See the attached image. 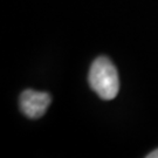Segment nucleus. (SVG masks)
Wrapping results in <instances>:
<instances>
[{"label":"nucleus","instance_id":"obj_1","mask_svg":"<svg viewBox=\"0 0 158 158\" xmlns=\"http://www.w3.org/2000/svg\"><path fill=\"white\" fill-rule=\"evenodd\" d=\"M88 81L91 89L102 100H113L118 94V73L114 63L108 57L100 56L93 62Z\"/></svg>","mask_w":158,"mask_h":158},{"label":"nucleus","instance_id":"obj_2","mask_svg":"<svg viewBox=\"0 0 158 158\" xmlns=\"http://www.w3.org/2000/svg\"><path fill=\"white\" fill-rule=\"evenodd\" d=\"M52 102V96L45 91L27 89L20 95V109L28 118H39L44 116Z\"/></svg>","mask_w":158,"mask_h":158},{"label":"nucleus","instance_id":"obj_3","mask_svg":"<svg viewBox=\"0 0 158 158\" xmlns=\"http://www.w3.org/2000/svg\"><path fill=\"white\" fill-rule=\"evenodd\" d=\"M148 158H158V149L156 150H153L152 152H150L149 155L147 156Z\"/></svg>","mask_w":158,"mask_h":158}]
</instances>
